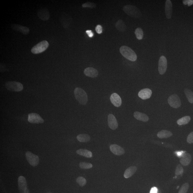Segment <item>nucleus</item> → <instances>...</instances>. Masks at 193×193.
<instances>
[{
  "mask_svg": "<svg viewBox=\"0 0 193 193\" xmlns=\"http://www.w3.org/2000/svg\"><path fill=\"white\" fill-rule=\"evenodd\" d=\"M121 55L126 59L130 61H136L137 56L135 52L130 48L126 46H122L119 49Z\"/></svg>",
  "mask_w": 193,
  "mask_h": 193,
  "instance_id": "obj_1",
  "label": "nucleus"
},
{
  "mask_svg": "<svg viewBox=\"0 0 193 193\" xmlns=\"http://www.w3.org/2000/svg\"><path fill=\"white\" fill-rule=\"evenodd\" d=\"M123 11L128 15L135 18H139L142 16L141 11L138 8L131 5H127L123 7Z\"/></svg>",
  "mask_w": 193,
  "mask_h": 193,
  "instance_id": "obj_2",
  "label": "nucleus"
},
{
  "mask_svg": "<svg viewBox=\"0 0 193 193\" xmlns=\"http://www.w3.org/2000/svg\"><path fill=\"white\" fill-rule=\"evenodd\" d=\"M75 97L76 100L82 105H86L88 101L87 94L80 88H76L74 90Z\"/></svg>",
  "mask_w": 193,
  "mask_h": 193,
  "instance_id": "obj_3",
  "label": "nucleus"
},
{
  "mask_svg": "<svg viewBox=\"0 0 193 193\" xmlns=\"http://www.w3.org/2000/svg\"><path fill=\"white\" fill-rule=\"evenodd\" d=\"M49 45V43L47 41L44 40L41 41L34 46L31 49V51L32 53L34 54L41 53L48 48Z\"/></svg>",
  "mask_w": 193,
  "mask_h": 193,
  "instance_id": "obj_4",
  "label": "nucleus"
},
{
  "mask_svg": "<svg viewBox=\"0 0 193 193\" xmlns=\"http://www.w3.org/2000/svg\"><path fill=\"white\" fill-rule=\"evenodd\" d=\"M6 87L8 90L14 92H20L23 90V84L15 81H9L6 84Z\"/></svg>",
  "mask_w": 193,
  "mask_h": 193,
  "instance_id": "obj_5",
  "label": "nucleus"
},
{
  "mask_svg": "<svg viewBox=\"0 0 193 193\" xmlns=\"http://www.w3.org/2000/svg\"><path fill=\"white\" fill-rule=\"evenodd\" d=\"M25 157L29 163L33 167L37 166L39 164V157L29 151H27L25 153Z\"/></svg>",
  "mask_w": 193,
  "mask_h": 193,
  "instance_id": "obj_6",
  "label": "nucleus"
},
{
  "mask_svg": "<svg viewBox=\"0 0 193 193\" xmlns=\"http://www.w3.org/2000/svg\"><path fill=\"white\" fill-rule=\"evenodd\" d=\"M168 102L169 105L173 108H178L181 105L179 97L176 94L171 95L168 98Z\"/></svg>",
  "mask_w": 193,
  "mask_h": 193,
  "instance_id": "obj_7",
  "label": "nucleus"
},
{
  "mask_svg": "<svg viewBox=\"0 0 193 193\" xmlns=\"http://www.w3.org/2000/svg\"><path fill=\"white\" fill-rule=\"evenodd\" d=\"M28 121L30 123L33 124H42L44 122V119L39 114L34 113L28 114Z\"/></svg>",
  "mask_w": 193,
  "mask_h": 193,
  "instance_id": "obj_8",
  "label": "nucleus"
},
{
  "mask_svg": "<svg viewBox=\"0 0 193 193\" xmlns=\"http://www.w3.org/2000/svg\"><path fill=\"white\" fill-rule=\"evenodd\" d=\"M167 60L166 57L162 56L159 59L158 70L159 74L163 75L165 74L167 68Z\"/></svg>",
  "mask_w": 193,
  "mask_h": 193,
  "instance_id": "obj_9",
  "label": "nucleus"
},
{
  "mask_svg": "<svg viewBox=\"0 0 193 193\" xmlns=\"http://www.w3.org/2000/svg\"><path fill=\"white\" fill-rule=\"evenodd\" d=\"M18 189L20 193H25L27 189L26 179L23 176H20L18 178Z\"/></svg>",
  "mask_w": 193,
  "mask_h": 193,
  "instance_id": "obj_10",
  "label": "nucleus"
},
{
  "mask_svg": "<svg viewBox=\"0 0 193 193\" xmlns=\"http://www.w3.org/2000/svg\"><path fill=\"white\" fill-rule=\"evenodd\" d=\"M60 22L64 27L68 28L72 22V19L71 17L66 13L62 14L60 18Z\"/></svg>",
  "mask_w": 193,
  "mask_h": 193,
  "instance_id": "obj_11",
  "label": "nucleus"
},
{
  "mask_svg": "<svg viewBox=\"0 0 193 193\" xmlns=\"http://www.w3.org/2000/svg\"><path fill=\"white\" fill-rule=\"evenodd\" d=\"M108 125L112 130H115L118 127L117 119L114 115L109 114L108 116Z\"/></svg>",
  "mask_w": 193,
  "mask_h": 193,
  "instance_id": "obj_12",
  "label": "nucleus"
},
{
  "mask_svg": "<svg viewBox=\"0 0 193 193\" xmlns=\"http://www.w3.org/2000/svg\"><path fill=\"white\" fill-rule=\"evenodd\" d=\"M11 27L14 31L20 32L24 35H27L29 33L30 30L27 27L19 25L12 24L11 25Z\"/></svg>",
  "mask_w": 193,
  "mask_h": 193,
  "instance_id": "obj_13",
  "label": "nucleus"
},
{
  "mask_svg": "<svg viewBox=\"0 0 193 193\" xmlns=\"http://www.w3.org/2000/svg\"><path fill=\"white\" fill-rule=\"evenodd\" d=\"M109 148L111 152L116 155H122L125 152L124 148L117 145H112L110 146Z\"/></svg>",
  "mask_w": 193,
  "mask_h": 193,
  "instance_id": "obj_14",
  "label": "nucleus"
},
{
  "mask_svg": "<svg viewBox=\"0 0 193 193\" xmlns=\"http://www.w3.org/2000/svg\"><path fill=\"white\" fill-rule=\"evenodd\" d=\"M111 103L114 106L119 107L122 104V100L119 95L116 93L112 94L110 96Z\"/></svg>",
  "mask_w": 193,
  "mask_h": 193,
  "instance_id": "obj_15",
  "label": "nucleus"
},
{
  "mask_svg": "<svg viewBox=\"0 0 193 193\" xmlns=\"http://www.w3.org/2000/svg\"><path fill=\"white\" fill-rule=\"evenodd\" d=\"M152 94V91L150 89L145 88L140 91L138 93V95L142 99L147 100L150 98Z\"/></svg>",
  "mask_w": 193,
  "mask_h": 193,
  "instance_id": "obj_16",
  "label": "nucleus"
},
{
  "mask_svg": "<svg viewBox=\"0 0 193 193\" xmlns=\"http://www.w3.org/2000/svg\"><path fill=\"white\" fill-rule=\"evenodd\" d=\"M173 12V4L170 0H167L165 3V14L166 17L168 19L171 18Z\"/></svg>",
  "mask_w": 193,
  "mask_h": 193,
  "instance_id": "obj_17",
  "label": "nucleus"
},
{
  "mask_svg": "<svg viewBox=\"0 0 193 193\" xmlns=\"http://www.w3.org/2000/svg\"><path fill=\"white\" fill-rule=\"evenodd\" d=\"M38 16L39 18L44 21H47L50 18V14L48 10L46 9H40L38 12Z\"/></svg>",
  "mask_w": 193,
  "mask_h": 193,
  "instance_id": "obj_18",
  "label": "nucleus"
},
{
  "mask_svg": "<svg viewBox=\"0 0 193 193\" xmlns=\"http://www.w3.org/2000/svg\"><path fill=\"white\" fill-rule=\"evenodd\" d=\"M84 74L91 78H95L98 76V72L96 69L92 67H88L84 70Z\"/></svg>",
  "mask_w": 193,
  "mask_h": 193,
  "instance_id": "obj_19",
  "label": "nucleus"
},
{
  "mask_svg": "<svg viewBox=\"0 0 193 193\" xmlns=\"http://www.w3.org/2000/svg\"><path fill=\"white\" fill-rule=\"evenodd\" d=\"M191 160L192 157L191 154L189 153H185L180 159V162L182 165L186 166L190 164Z\"/></svg>",
  "mask_w": 193,
  "mask_h": 193,
  "instance_id": "obj_20",
  "label": "nucleus"
},
{
  "mask_svg": "<svg viewBox=\"0 0 193 193\" xmlns=\"http://www.w3.org/2000/svg\"><path fill=\"white\" fill-rule=\"evenodd\" d=\"M133 115L135 119L143 122H147L149 120V117L146 114L138 111L135 112Z\"/></svg>",
  "mask_w": 193,
  "mask_h": 193,
  "instance_id": "obj_21",
  "label": "nucleus"
},
{
  "mask_svg": "<svg viewBox=\"0 0 193 193\" xmlns=\"http://www.w3.org/2000/svg\"><path fill=\"white\" fill-rule=\"evenodd\" d=\"M137 168L135 166H132L127 168L124 172V178H130L136 172Z\"/></svg>",
  "mask_w": 193,
  "mask_h": 193,
  "instance_id": "obj_22",
  "label": "nucleus"
},
{
  "mask_svg": "<svg viewBox=\"0 0 193 193\" xmlns=\"http://www.w3.org/2000/svg\"><path fill=\"white\" fill-rule=\"evenodd\" d=\"M173 135V133L169 131L163 130L158 133L157 136L160 138H170Z\"/></svg>",
  "mask_w": 193,
  "mask_h": 193,
  "instance_id": "obj_23",
  "label": "nucleus"
},
{
  "mask_svg": "<svg viewBox=\"0 0 193 193\" xmlns=\"http://www.w3.org/2000/svg\"><path fill=\"white\" fill-rule=\"evenodd\" d=\"M76 153L79 155L87 158H91L93 156L92 152L87 149H79L76 151Z\"/></svg>",
  "mask_w": 193,
  "mask_h": 193,
  "instance_id": "obj_24",
  "label": "nucleus"
},
{
  "mask_svg": "<svg viewBox=\"0 0 193 193\" xmlns=\"http://www.w3.org/2000/svg\"><path fill=\"white\" fill-rule=\"evenodd\" d=\"M116 27L119 31L124 32L126 30V26L125 23L122 20H119L116 23Z\"/></svg>",
  "mask_w": 193,
  "mask_h": 193,
  "instance_id": "obj_25",
  "label": "nucleus"
},
{
  "mask_svg": "<svg viewBox=\"0 0 193 193\" xmlns=\"http://www.w3.org/2000/svg\"><path fill=\"white\" fill-rule=\"evenodd\" d=\"M76 139L81 142H87L90 141L91 137L88 135L82 134L78 135Z\"/></svg>",
  "mask_w": 193,
  "mask_h": 193,
  "instance_id": "obj_26",
  "label": "nucleus"
},
{
  "mask_svg": "<svg viewBox=\"0 0 193 193\" xmlns=\"http://www.w3.org/2000/svg\"><path fill=\"white\" fill-rule=\"evenodd\" d=\"M191 120V117L189 116H184L178 119L177 121V124L180 126L185 125L189 123Z\"/></svg>",
  "mask_w": 193,
  "mask_h": 193,
  "instance_id": "obj_27",
  "label": "nucleus"
},
{
  "mask_svg": "<svg viewBox=\"0 0 193 193\" xmlns=\"http://www.w3.org/2000/svg\"><path fill=\"white\" fill-rule=\"evenodd\" d=\"M184 92L188 101L191 103H193V92L188 89H185Z\"/></svg>",
  "mask_w": 193,
  "mask_h": 193,
  "instance_id": "obj_28",
  "label": "nucleus"
},
{
  "mask_svg": "<svg viewBox=\"0 0 193 193\" xmlns=\"http://www.w3.org/2000/svg\"><path fill=\"white\" fill-rule=\"evenodd\" d=\"M135 33L137 39L138 40H141L143 39V32L142 29L141 28H137L135 30Z\"/></svg>",
  "mask_w": 193,
  "mask_h": 193,
  "instance_id": "obj_29",
  "label": "nucleus"
},
{
  "mask_svg": "<svg viewBox=\"0 0 193 193\" xmlns=\"http://www.w3.org/2000/svg\"><path fill=\"white\" fill-rule=\"evenodd\" d=\"M79 166L82 169H88L92 168L93 165L89 163L81 162L79 164Z\"/></svg>",
  "mask_w": 193,
  "mask_h": 193,
  "instance_id": "obj_30",
  "label": "nucleus"
},
{
  "mask_svg": "<svg viewBox=\"0 0 193 193\" xmlns=\"http://www.w3.org/2000/svg\"><path fill=\"white\" fill-rule=\"evenodd\" d=\"M76 182L80 186L83 187L87 183L86 180L83 177H79L76 178Z\"/></svg>",
  "mask_w": 193,
  "mask_h": 193,
  "instance_id": "obj_31",
  "label": "nucleus"
},
{
  "mask_svg": "<svg viewBox=\"0 0 193 193\" xmlns=\"http://www.w3.org/2000/svg\"><path fill=\"white\" fill-rule=\"evenodd\" d=\"M189 187V183H184L180 188L178 193H186L187 192Z\"/></svg>",
  "mask_w": 193,
  "mask_h": 193,
  "instance_id": "obj_32",
  "label": "nucleus"
},
{
  "mask_svg": "<svg viewBox=\"0 0 193 193\" xmlns=\"http://www.w3.org/2000/svg\"><path fill=\"white\" fill-rule=\"evenodd\" d=\"M183 171H184V170L181 165H178L177 166L175 171V173L176 175L178 176V175H182Z\"/></svg>",
  "mask_w": 193,
  "mask_h": 193,
  "instance_id": "obj_33",
  "label": "nucleus"
},
{
  "mask_svg": "<svg viewBox=\"0 0 193 193\" xmlns=\"http://www.w3.org/2000/svg\"><path fill=\"white\" fill-rule=\"evenodd\" d=\"M83 8H95L96 7V5L95 3L91 2H87L82 5Z\"/></svg>",
  "mask_w": 193,
  "mask_h": 193,
  "instance_id": "obj_34",
  "label": "nucleus"
},
{
  "mask_svg": "<svg viewBox=\"0 0 193 193\" xmlns=\"http://www.w3.org/2000/svg\"><path fill=\"white\" fill-rule=\"evenodd\" d=\"M187 141L188 143L191 144L193 143V132H191L188 135Z\"/></svg>",
  "mask_w": 193,
  "mask_h": 193,
  "instance_id": "obj_35",
  "label": "nucleus"
},
{
  "mask_svg": "<svg viewBox=\"0 0 193 193\" xmlns=\"http://www.w3.org/2000/svg\"><path fill=\"white\" fill-rule=\"evenodd\" d=\"M95 30L98 34H101L102 32V28L101 25H97L95 28Z\"/></svg>",
  "mask_w": 193,
  "mask_h": 193,
  "instance_id": "obj_36",
  "label": "nucleus"
},
{
  "mask_svg": "<svg viewBox=\"0 0 193 193\" xmlns=\"http://www.w3.org/2000/svg\"><path fill=\"white\" fill-rule=\"evenodd\" d=\"M183 3L185 5H188V6H190L193 4V0H185L183 1Z\"/></svg>",
  "mask_w": 193,
  "mask_h": 193,
  "instance_id": "obj_37",
  "label": "nucleus"
},
{
  "mask_svg": "<svg viewBox=\"0 0 193 193\" xmlns=\"http://www.w3.org/2000/svg\"><path fill=\"white\" fill-rule=\"evenodd\" d=\"M185 152L183 151H176V152H175V154H176L177 156L179 158H181L184 155V154H185Z\"/></svg>",
  "mask_w": 193,
  "mask_h": 193,
  "instance_id": "obj_38",
  "label": "nucleus"
},
{
  "mask_svg": "<svg viewBox=\"0 0 193 193\" xmlns=\"http://www.w3.org/2000/svg\"><path fill=\"white\" fill-rule=\"evenodd\" d=\"M86 33L88 35V36L90 38L93 37L94 36V34L92 32L91 30H87L86 31Z\"/></svg>",
  "mask_w": 193,
  "mask_h": 193,
  "instance_id": "obj_39",
  "label": "nucleus"
},
{
  "mask_svg": "<svg viewBox=\"0 0 193 193\" xmlns=\"http://www.w3.org/2000/svg\"><path fill=\"white\" fill-rule=\"evenodd\" d=\"M158 189L157 187H154L151 188L150 193H158Z\"/></svg>",
  "mask_w": 193,
  "mask_h": 193,
  "instance_id": "obj_40",
  "label": "nucleus"
},
{
  "mask_svg": "<svg viewBox=\"0 0 193 193\" xmlns=\"http://www.w3.org/2000/svg\"><path fill=\"white\" fill-rule=\"evenodd\" d=\"M25 193H30L29 190V189H28L27 190V191H26V192Z\"/></svg>",
  "mask_w": 193,
  "mask_h": 193,
  "instance_id": "obj_41",
  "label": "nucleus"
}]
</instances>
